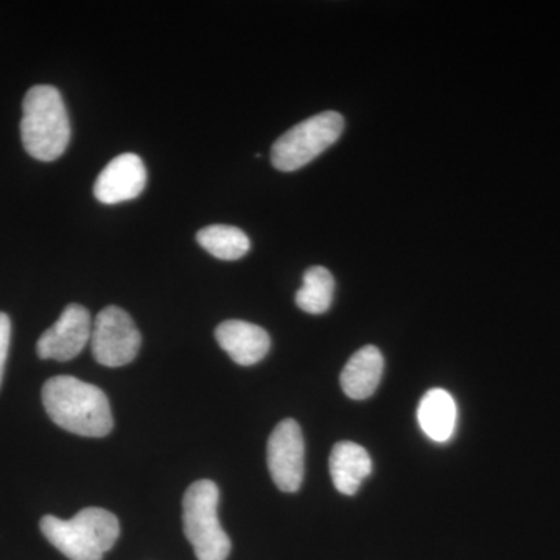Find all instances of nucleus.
Instances as JSON below:
<instances>
[{
    "instance_id": "1",
    "label": "nucleus",
    "mask_w": 560,
    "mask_h": 560,
    "mask_svg": "<svg viewBox=\"0 0 560 560\" xmlns=\"http://www.w3.org/2000/svg\"><path fill=\"white\" fill-rule=\"evenodd\" d=\"M43 404L58 427L86 438H103L114 427L108 397L97 386L70 375L46 382Z\"/></svg>"
},
{
    "instance_id": "2",
    "label": "nucleus",
    "mask_w": 560,
    "mask_h": 560,
    "mask_svg": "<svg viewBox=\"0 0 560 560\" xmlns=\"http://www.w3.org/2000/svg\"><path fill=\"white\" fill-rule=\"evenodd\" d=\"M21 138L25 151L35 160L51 162L65 154L70 121L57 88L38 84L27 92L22 105Z\"/></svg>"
},
{
    "instance_id": "3",
    "label": "nucleus",
    "mask_w": 560,
    "mask_h": 560,
    "mask_svg": "<svg viewBox=\"0 0 560 560\" xmlns=\"http://www.w3.org/2000/svg\"><path fill=\"white\" fill-rule=\"evenodd\" d=\"M40 533L70 560H102L120 536L113 512L86 508L70 521L54 515L40 518Z\"/></svg>"
},
{
    "instance_id": "4",
    "label": "nucleus",
    "mask_w": 560,
    "mask_h": 560,
    "mask_svg": "<svg viewBox=\"0 0 560 560\" xmlns=\"http://www.w3.org/2000/svg\"><path fill=\"white\" fill-rule=\"evenodd\" d=\"M220 489L210 480L195 481L183 499L184 534L198 560H226L231 539L219 521Z\"/></svg>"
},
{
    "instance_id": "5",
    "label": "nucleus",
    "mask_w": 560,
    "mask_h": 560,
    "mask_svg": "<svg viewBox=\"0 0 560 560\" xmlns=\"http://www.w3.org/2000/svg\"><path fill=\"white\" fill-rule=\"evenodd\" d=\"M345 130V117L326 110L302 120L283 132L271 149V162L279 172H296L334 145Z\"/></svg>"
},
{
    "instance_id": "6",
    "label": "nucleus",
    "mask_w": 560,
    "mask_h": 560,
    "mask_svg": "<svg viewBox=\"0 0 560 560\" xmlns=\"http://www.w3.org/2000/svg\"><path fill=\"white\" fill-rule=\"evenodd\" d=\"M142 337L127 312L109 305L92 324L91 349L102 366L120 368L138 357Z\"/></svg>"
},
{
    "instance_id": "7",
    "label": "nucleus",
    "mask_w": 560,
    "mask_h": 560,
    "mask_svg": "<svg viewBox=\"0 0 560 560\" xmlns=\"http://www.w3.org/2000/svg\"><path fill=\"white\" fill-rule=\"evenodd\" d=\"M268 469L282 492H296L304 480V438L300 423L285 419L268 440Z\"/></svg>"
},
{
    "instance_id": "8",
    "label": "nucleus",
    "mask_w": 560,
    "mask_h": 560,
    "mask_svg": "<svg viewBox=\"0 0 560 560\" xmlns=\"http://www.w3.org/2000/svg\"><path fill=\"white\" fill-rule=\"evenodd\" d=\"M91 313L80 304H69L57 323L40 335L36 352L39 359L69 361L91 342Z\"/></svg>"
},
{
    "instance_id": "9",
    "label": "nucleus",
    "mask_w": 560,
    "mask_h": 560,
    "mask_svg": "<svg viewBox=\"0 0 560 560\" xmlns=\"http://www.w3.org/2000/svg\"><path fill=\"white\" fill-rule=\"evenodd\" d=\"M147 186V168L138 154L124 153L103 168L94 184V195L102 205L131 201Z\"/></svg>"
},
{
    "instance_id": "10",
    "label": "nucleus",
    "mask_w": 560,
    "mask_h": 560,
    "mask_svg": "<svg viewBox=\"0 0 560 560\" xmlns=\"http://www.w3.org/2000/svg\"><path fill=\"white\" fill-rule=\"evenodd\" d=\"M215 340L232 361L241 366L259 363L271 348V338L267 330L241 319L221 323L215 329Z\"/></svg>"
},
{
    "instance_id": "11",
    "label": "nucleus",
    "mask_w": 560,
    "mask_h": 560,
    "mask_svg": "<svg viewBox=\"0 0 560 560\" xmlns=\"http://www.w3.org/2000/svg\"><path fill=\"white\" fill-rule=\"evenodd\" d=\"M385 360L375 346H364L353 353L341 372V388L353 400L371 397L382 381Z\"/></svg>"
},
{
    "instance_id": "12",
    "label": "nucleus",
    "mask_w": 560,
    "mask_h": 560,
    "mask_svg": "<svg viewBox=\"0 0 560 560\" xmlns=\"http://www.w3.org/2000/svg\"><path fill=\"white\" fill-rule=\"evenodd\" d=\"M329 467L335 488L345 495H353L361 482L370 477L372 460L366 448L355 442L342 441L331 451Z\"/></svg>"
},
{
    "instance_id": "13",
    "label": "nucleus",
    "mask_w": 560,
    "mask_h": 560,
    "mask_svg": "<svg viewBox=\"0 0 560 560\" xmlns=\"http://www.w3.org/2000/svg\"><path fill=\"white\" fill-rule=\"evenodd\" d=\"M456 410L455 400L445 389L427 390L420 400L418 420L423 433L434 442H447L455 433Z\"/></svg>"
},
{
    "instance_id": "14",
    "label": "nucleus",
    "mask_w": 560,
    "mask_h": 560,
    "mask_svg": "<svg viewBox=\"0 0 560 560\" xmlns=\"http://www.w3.org/2000/svg\"><path fill=\"white\" fill-rule=\"evenodd\" d=\"M197 242L210 256L220 260H238L249 253L250 242L248 235L235 226L228 224H212L198 231Z\"/></svg>"
},
{
    "instance_id": "15",
    "label": "nucleus",
    "mask_w": 560,
    "mask_h": 560,
    "mask_svg": "<svg viewBox=\"0 0 560 560\" xmlns=\"http://www.w3.org/2000/svg\"><path fill=\"white\" fill-rule=\"evenodd\" d=\"M304 283L296 293V304L302 312L323 315L329 311L335 294V279L324 267H312L304 272Z\"/></svg>"
},
{
    "instance_id": "16",
    "label": "nucleus",
    "mask_w": 560,
    "mask_h": 560,
    "mask_svg": "<svg viewBox=\"0 0 560 560\" xmlns=\"http://www.w3.org/2000/svg\"><path fill=\"white\" fill-rule=\"evenodd\" d=\"M11 340V320L7 313L0 312V385H2L3 371L9 359Z\"/></svg>"
}]
</instances>
